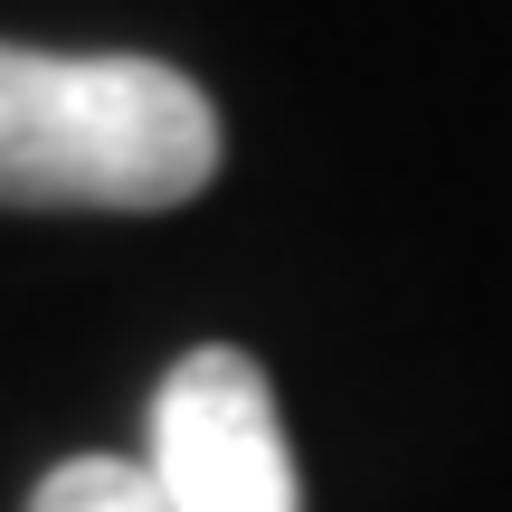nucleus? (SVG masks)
Returning <instances> with one entry per match:
<instances>
[{"label": "nucleus", "instance_id": "1", "mask_svg": "<svg viewBox=\"0 0 512 512\" xmlns=\"http://www.w3.org/2000/svg\"><path fill=\"white\" fill-rule=\"evenodd\" d=\"M219 171V114L162 57L0 48V209H181Z\"/></svg>", "mask_w": 512, "mask_h": 512}, {"label": "nucleus", "instance_id": "2", "mask_svg": "<svg viewBox=\"0 0 512 512\" xmlns=\"http://www.w3.org/2000/svg\"><path fill=\"white\" fill-rule=\"evenodd\" d=\"M152 484L171 512H304L285 456V418L275 389L247 351L209 342L152 399Z\"/></svg>", "mask_w": 512, "mask_h": 512}, {"label": "nucleus", "instance_id": "3", "mask_svg": "<svg viewBox=\"0 0 512 512\" xmlns=\"http://www.w3.org/2000/svg\"><path fill=\"white\" fill-rule=\"evenodd\" d=\"M29 512H171L152 465H124V456H67L48 484L29 494Z\"/></svg>", "mask_w": 512, "mask_h": 512}]
</instances>
